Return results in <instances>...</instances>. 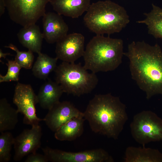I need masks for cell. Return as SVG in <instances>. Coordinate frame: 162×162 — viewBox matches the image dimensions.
<instances>
[{
  "label": "cell",
  "mask_w": 162,
  "mask_h": 162,
  "mask_svg": "<svg viewBox=\"0 0 162 162\" xmlns=\"http://www.w3.org/2000/svg\"><path fill=\"white\" fill-rule=\"evenodd\" d=\"M38 56L32 68L33 74L40 79H46L49 75L54 71L57 67L58 59L56 57H51L47 54L41 52Z\"/></svg>",
  "instance_id": "cell-21"
},
{
  "label": "cell",
  "mask_w": 162,
  "mask_h": 162,
  "mask_svg": "<svg viewBox=\"0 0 162 162\" xmlns=\"http://www.w3.org/2000/svg\"><path fill=\"white\" fill-rule=\"evenodd\" d=\"M150 12L144 13L145 18L137 22L147 26L148 33L156 38L162 39V8L152 4Z\"/></svg>",
  "instance_id": "cell-20"
},
{
  "label": "cell",
  "mask_w": 162,
  "mask_h": 162,
  "mask_svg": "<svg viewBox=\"0 0 162 162\" xmlns=\"http://www.w3.org/2000/svg\"><path fill=\"white\" fill-rule=\"evenodd\" d=\"M17 36L20 43L28 50L38 54L41 52L44 37L39 26L36 24L23 27Z\"/></svg>",
  "instance_id": "cell-15"
},
{
  "label": "cell",
  "mask_w": 162,
  "mask_h": 162,
  "mask_svg": "<svg viewBox=\"0 0 162 162\" xmlns=\"http://www.w3.org/2000/svg\"><path fill=\"white\" fill-rule=\"evenodd\" d=\"M43 118L48 128L55 132L62 125L77 117H84L80 111L69 101H59L49 109Z\"/></svg>",
  "instance_id": "cell-12"
},
{
  "label": "cell",
  "mask_w": 162,
  "mask_h": 162,
  "mask_svg": "<svg viewBox=\"0 0 162 162\" xmlns=\"http://www.w3.org/2000/svg\"><path fill=\"white\" fill-rule=\"evenodd\" d=\"M43 34L46 42L56 43L67 34L69 28L62 15L57 13L48 12L43 16Z\"/></svg>",
  "instance_id": "cell-13"
},
{
  "label": "cell",
  "mask_w": 162,
  "mask_h": 162,
  "mask_svg": "<svg viewBox=\"0 0 162 162\" xmlns=\"http://www.w3.org/2000/svg\"><path fill=\"white\" fill-rule=\"evenodd\" d=\"M6 7L4 0H0V16L4 13Z\"/></svg>",
  "instance_id": "cell-26"
},
{
  "label": "cell",
  "mask_w": 162,
  "mask_h": 162,
  "mask_svg": "<svg viewBox=\"0 0 162 162\" xmlns=\"http://www.w3.org/2000/svg\"><path fill=\"white\" fill-rule=\"evenodd\" d=\"M124 162H162V153L150 148L128 147L124 158Z\"/></svg>",
  "instance_id": "cell-17"
},
{
  "label": "cell",
  "mask_w": 162,
  "mask_h": 162,
  "mask_svg": "<svg viewBox=\"0 0 162 162\" xmlns=\"http://www.w3.org/2000/svg\"><path fill=\"white\" fill-rule=\"evenodd\" d=\"M49 161L52 162H113L108 153L102 148L78 152H67L48 146L42 148Z\"/></svg>",
  "instance_id": "cell-8"
},
{
  "label": "cell",
  "mask_w": 162,
  "mask_h": 162,
  "mask_svg": "<svg viewBox=\"0 0 162 162\" xmlns=\"http://www.w3.org/2000/svg\"><path fill=\"white\" fill-rule=\"evenodd\" d=\"M124 52L122 39L96 35L85 50L83 66L94 73L113 71L122 63Z\"/></svg>",
  "instance_id": "cell-3"
},
{
  "label": "cell",
  "mask_w": 162,
  "mask_h": 162,
  "mask_svg": "<svg viewBox=\"0 0 162 162\" xmlns=\"http://www.w3.org/2000/svg\"><path fill=\"white\" fill-rule=\"evenodd\" d=\"M61 86L49 79L41 86L37 95L38 103L44 109L49 110L59 101L64 93Z\"/></svg>",
  "instance_id": "cell-16"
},
{
  "label": "cell",
  "mask_w": 162,
  "mask_h": 162,
  "mask_svg": "<svg viewBox=\"0 0 162 162\" xmlns=\"http://www.w3.org/2000/svg\"><path fill=\"white\" fill-rule=\"evenodd\" d=\"M87 70L80 63L62 62L54 71L56 82L68 94L79 97L90 93L97 86L98 79L96 73Z\"/></svg>",
  "instance_id": "cell-5"
},
{
  "label": "cell",
  "mask_w": 162,
  "mask_h": 162,
  "mask_svg": "<svg viewBox=\"0 0 162 162\" xmlns=\"http://www.w3.org/2000/svg\"><path fill=\"white\" fill-rule=\"evenodd\" d=\"M51 0H4L10 19L22 27L35 24Z\"/></svg>",
  "instance_id": "cell-7"
},
{
  "label": "cell",
  "mask_w": 162,
  "mask_h": 162,
  "mask_svg": "<svg viewBox=\"0 0 162 162\" xmlns=\"http://www.w3.org/2000/svg\"><path fill=\"white\" fill-rule=\"evenodd\" d=\"M124 55L128 59L131 76L149 100L162 95V50L157 44L134 41Z\"/></svg>",
  "instance_id": "cell-1"
},
{
  "label": "cell",
  "mask_w": 162,
  "mask_h": 162,
  "mask_svg": "<svg viewBox=\"0 0 162 162\" xmlns=\"http://www.w3.org/2000/svg\"><path fill=\"white\" fill-rule=\"evenodd\" d=\"M49 161L46 156L36 152L31 153L28 155L25 162H47Z\"/></svg>",
  "instance_id": "cell-25"
},
{
  "label": "cell",
  "mask_w": 162,
  "mask_h": 162,
  "mask_svg": "<svg viewBox=\"0 0 162 162\" xmlns=\"http://www.w3.org/2000/svg\"><path fill=\"white\" fill-rule=\"evenodd\" d=\"M7 60V72L4 76L0 74V82L18 81L20 71L22 68L15 60Z\"/></svg>",
  "instance_id": "cell-24"
},
{
  "label": "cell",
  "mask_w": 162,
  "mask_h": 162,
  "mask_svg": "<svg viewBox=\"0 0 162 162\" xmlns=\"http://www.w3.org/2000/svg\"><path fill=\"white\" fill-rule=\"evenodd\" d=\"M13 101L18 112L24 115L25 124L32 126L38 124L43 121L36 114L35 105L38 103L37 95L30 85L18 82L15 87Z\"/></svg>",
  "instance_id": "cell-9"
},
{
  "label": "cell",
  "mask_w": 162,
  "mask_h": 162,
  "mask_svg": "<svg viewBox=\"0 0 162 162\" xmlns=\"http://www.w3.org/2000/svg\"><path fill=\"white\" fill-rule=\"evenodd\" d=\"M83 114L93 131L114 140L118 139L128 119L125 105L110 93L95 95Z\"/></svg>",
  "instance_id": "cell-2"
},
{
  "label": "cell",
  "mask_w": 162,
  "mask_h": 162,
  "mask_svg": "<svg viewBox=\"0 0 162 162\" xmlns=\"http://www.w3.org/2000/svg\"><path fill=\"white\" fill-rule=\"evenodd\" d=\"M19 113L5 98L0 100V132L13 130L18 122Z\"/></svg>",
  "instance_id": "cell-19"
},
{
  "label": "cell",
  "mask_w": 162,
  "mask_h": 162,
  "mask_svg": "<svg viewBox=\"0 0 162 162\" xmlns=\"http://www.w3.org/2000/svg\"><path fill=\"white\" fill-rule=\"evenodd\" d=\"M53 10L59 14L77 18L86 11L91 0H51Z\"/></svg>",
  "instance_id": "cell-14"
},
{
  "label": "cell",
  "mask_w": 162,
  "mask_h": 162,
  "mask_svg": "<svg viewBox=\"0 0 162 162\" xmlns=\"http://www.w3.org/2000/svg\"><path fill=\"white\" fill-rule=\"evenodd\" d=\"M130 128L134 140L143 146L162 141V119L151 111L143 110L135 115Z\"/></svg>",
  "instance_id": "cell-6"
},
{
  "label": "cell",
  "mask_w": 162,
  "mask_h": 162,
  "mask_svg": "<svg viewBox=\"0 0 162 162\" xmlns=\"http://www.w3.org/2000/svg\"><path fill=\"white\" fill-rule=\"evenodd\" d=\"M85 38L80 33L67 34L56 43V57L62 62L74 63L83 56Z\"/></svg>",
  "instance_id": "cell-11"
},
{
  "label": "cell",
  "mask_w": 162,
  "mask_h": 162,
  "mask_svg": "<svg viewBox=\"0 0 162 162\" xmlns=\"http://www.w3.org/2000/svg\"><path fill=\"white\" fill-rule=\"evenodd\" d=\"M85 120L84 117H77L71 119L55 132V138L60 141L75 140L83 133Z\"/></svg>",
  "instance_id": "cell-18"
},
{
  "label": "cell",
  "mask_w": 162,
  "mask_h": 162,
  "mask_svg": "<svg viewBox=\"0 0 162 162\" xmlns=\"http://www.w3.org/2000/svg\"><path fill=\"white\" fill-rule=\"evenodd\" d=\"M86 12L84 23L96 35L119 32L130 22L124 8L110 0L93 3Z\"/></svg>",
  "instance_id": "cell-4"
},
{
  "label": "cell",
  "mask_w": 162,
  "mask_h": 162,
  "mask_svg": "<svg viewBox=\"0 0 162 162\" xmlns=\"http://www.w3.org/2000/svg\"><path fill=\"white\" fill-rule=\"evenodd\" d=\"M4 47L16 52L14 60L22 68L27 69L32 68L34 59L33 52L29 50L27 51H20L16 46L12 44Z\"/></svg>",
  "instance_id": "cell-23"
},
{
  "label": "cell",
  "mask_w": 162,
  "mask_h": 162,
  "mask_svg": "<svg viewBox=\"0 0 162 162\" xmlns=\"http://www.w3.org/2000/svg\"><path fill=\"white\" fill-rule=\"evenodd\" d=\"M15 138L8 131L1 133L0 136V162H8L11 157V151Z\"/></svg>",
  "instance_id": "cell-22"
},
{
  "label": "cell",
  "mask_w": 162,
  "mask_h": 162,
  "mask_svg": "<svg viewBox=\"0 0 162 162\" xmlns=\"http://www.w3.org/2000/svg\"><path fill=\"white\" fill-rule=\"evenodd\" d=\"M31 129H25L15 138L14 160H21L25 156L36 152L41 146L42 130L38 124L32 126Z\"/></svg>",
  "instance_id": "cell-10"
},
{
  "label": "cell",
  "mask_w": 162,
  "mask_h": 162,
  "mask_svg": "<svg viewBox=\"0 0 162 162\" xmlns=\"http://www.w3.org/2000/svg\"><path fill=\"white\" fill-rule=\"evenodd\" d=\"M8 55H11L10 53H4L3 52L2 50L0 49V58H6V57Z\"/></svg>",
  "instance_id": "cell-27"
}]
</instances>
